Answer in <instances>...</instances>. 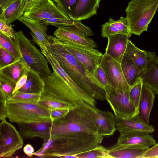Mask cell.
<instances>
[{"label": "cell", "instance_id": "1", "mask_svg": "<svg viewBox=\"0 0 158 158\" xmlns=\"http://www.w3.org/2000/svg\"><path fill=\"white\" fill-rule=\"evenodd\" d=\"M48 51L70 78L95 100H106L105 88L55 36L48 35Z\"/></svg>", "mask_w": 158, "mask_h": 158}, {"label": "cell", "instance_id": "2", "mask_svg": "<svg viewBox=\"0 0 158 158\" xmlns=\"http://www.w3.org/2000/svg\"><path fill=\"white\" fill-rule=\"evenodd\" d=\"M48 61L53 72L50 75L43 78L45 86L41 95L67 102L73 107L83 106L84 102L96 106V100L73 81L54 57H50Z\"/></svg>", "mask_w": 158, "mask_h": 158}, {"label": "cell", "instance_id": "3", "mask_svg": "<svg viewBox=\"0 0 158 158\" xmlns=\"http://www.w3.org/2000/svg\"><path fill=\"white\" fill-rule=\"evenodd\" d=\"M102 136L84 132H77L44 142L33 153L40 157H58L76 155L99 145Z\"/></svg>", "mask_w": 158, "mask_h": 158}, {"label": "cell", "instance_id": "4", "mask_svg": "<svg viewBox=\"0 0 158 158\" xmlns=\"http://www.w3.org/2000/svg\"><path fill=\"white\" fill-rule=\"evenodd\" d=\"M77 132L98 135L94 121L84 104L71 108L65 116L52 121L50 139Z\"/></svg>", "mask_w": 158, "mask_h": 158}, {"label": "cell", "instance_id": "5", "mask_svg": "<svg viewBox=\"0 0 158 158\" xmlns=\"http://www.w3.org/2000/svg\"><path fill=\"white\" fill-rule=\"evenodd\" d=\"M158 9V0H131L125 10L132 34L139 36L147 30Z\"/></svg>", "mask_w": 158, "mask_h": 158}, {"label": "cell", "instance_id": "6", "mask_svg": "<svg viewBox=\"0 0 158 158\" xmlns=\"http://www.w3.org/2000/svg\"><path fill=\"white\" fill-rule=\"evenodd\" d=\"M15 42L21 57L28 67L38 72L44 78L52 73L46 58L20 30L15 32Z\"/></svg>", "mask_w": 158, "mask_h": 158}, {"label": "cell", "instance_id": "7", "mask_svg": "<svg viewBox=\"0 0 158 158\" xmlns=\"http://www.w3.org/2000/svg\"><path fill=\"white\" fill-rule=\"evenodd\" d=\"M7 118L11 122L52 121L50 110L37 103L7 102Z\"/></svg>", "mask_w": 158, "mask_h": 158}, {"label": "cell", "instance_id": "8", "mask_svg": "<svg viewBox=\"0 0 158 158\" xmlns=\"http://www.w3.org/2000/svg\"><path fill=\"white\" fill-rule=\"evenodd\" d=\"M106 100L115 116L121 118L132 117L138 113V109L131 100L129 90L117 89L108 84L105 87Z\"/></svg>", "mask_w": 158, "mask_h": 158}, {"label": "cell", "instance_id": "9", "mask_svg": "<svg viewBox=\"0 0 158 158\" xmlns=\"http://www.w3.org/2000/svg\"><path fill=\"white\" fill-rule=\"evenodd\" d=\"M0 157L9 158L23 147V139L20 133L5 119L0 123Z\"/></svg>", "mask_w": 158, "mask_h": 158}, {"label": "cell", "instance_id": "10", "mask_svg": "<svg viewBox=\"0 0 158 158\" xmlns=\"http://www.w3.org/2000/svg\"><path fill=\"white\" fill-rule=\"evenodd\" d=\"M60 41L68 51L92 75L101 63L103 54L94 48Z\"/></svg>", "mask_w": 158, "mask_h": 158}, {"label": "cell", "instance_id": "11", "mask_svg": "<svg viewBox=\"0 0 158 158\" xmlns=\"http://www.w3.org/2000/svg\"><path fill=\"white\" fill-rule=\"evenodd\" d=\"M100 64L105 71L109 85L123 91L129 90L130 87L124 77L120 63L105 52Z\"/></svg>", "mask_w": 158, "mask_h": 158}, {"label": "cell", "instance_id": "12", "mask_svg": "<svg viewBox=\"0 0 158 158\" xmlns=\"http://www.w3.org/2000/svg\"><path fill=\"white\" fill-rule=\"evenodd\" d=\"M84 105L94 121L98 135L102 136L113 135L116 130L115 116L113 113L100 110L85 102Z\"/></svg>", "mask_w": 158, "mask_h": 158}, {"label": "cell", "instance_id": "13", "mask_svg": "<svg viewBox=\"0 0 158 158\" xmlns=\"http://www.w3.org/2000/svg\"><path fill=\"white\" fill-rule=\"evenodd\" d=\"M24 16L41 20L52 18L70 19L69 16L53 0H46L25 11Z\"/></svg>", "mask_w": 158, "mask_h": 158}, {"label": "cell", "instance_id": "14", "mask_svg": "<svg viewBox=\"0 0 158 158\" xmlns=\"http://www.w3.org/2000/svg\"><path fill=\"white\" fill-rule=\"evenodd\" d=\"M18 20L31 31L30 33L33 41L40 49L44 55L48 52L49 41L47 34L48 25L42 20L29 18L23 15Z\"/></svg>", "mask_w": 158, "mask_h": 158}, {"label": "cell", "instance_id": "15", "mask_svg": "<svg viewBox=\"0 0 158 158\" xmlns=\"http://www.w3.org/2000/svg\"><path fill=\"white\" fill-rule=\"evenodd\" d=\"M52 123V121H40L17 124L23 139L37 137L46 142L50 139Z\"/></svg>", "mask_w": 158, "mask_h": 158}, {"label": "cell", "instance_id": "16", "mask_svg": "<svg viewBox=\"0 0 158 158\" xmlns=\"http://www.w3.org/2000/svg\"><path fill=\"white\" fill-rule=\"evenodd\" d=\"M54 35L62 42L92 48L97 47L93 39L83 34L73 26L58 27L54 31Z\"/></svg>", "mask_w": 158, "mask_h": 158}, {"label": "cell", "instance_id": "17", "mask_svg": "<svg viewBox=\"0 0 158 158\" xmlns=\"http://www.w3.org/2000/svg\"><path fill=\"white\" fill-rule=\"evenodd\" d=\"M116 127L120 135L135 132H144L151 133L154 127L142 122L137 115L131 118H121L115 116Z\"/></svg>", "mask_w": 158, "mask_h": 158}, {"label": "cell", "instance_id": "18", "mask_svg": "<svg viewBox=\"0 0 158 158\" xmlns=\"http://www.w3.org/2000/svg\"><path fill=\"white\" fill-rule=\"evenodd\" d=\"M100 0H78L69 17L74 21L88 19L97 14Z\"/></svg>", "mask_w": 158, "mask_h": 158}, {"label": "cell", "instance_id": "19", "mask_svg": "<svg viewBox=\"0 0 158 158\" xmlns=\"http://www.w3.org/2000/svg\"><path fill=\"white\" fill-rule=\"evenodd\" d=\"M129 36L124 34H118L108 36L105 53L120 63L126 52Z\"/></svg>", "mask_w": 158, "mask_h": 158}, {"label": "cell", "instance_id": "20", "mask_svg": "<svg viewBox=\"0 0 158 158\" xmlns=\"http://www.w3.org/2000/svg\"><path fill=\"white\" fill-rule=\"evenodd\" d=\"M156 143L149 133L144 132H135L120 135L117 144L123 145L149 148Z\"/></svg>", "mask_w": 158, "mask_h": 158}, {"label": "cell", "instance_id": "21", "mask_svg": "<svg viewBox=\"0 0 158 158\" xmlns=\"http://www.w3.org/2000/svg\"><path fill=\"white\" fill-rule=\"evenodd\" d=\"M143 84L158 94V57L155 54L152 59L139 72Z\"/></svg>", "mask_w": 158, "mask_h": 158}, {"label": "cell", "instance_id": "22", "mask_svg": "<svg viewBox=\"0 0 158 158\" xmlns=\"http://www.w3.org/2000/svg\"><path fill=\"white\" fill-rule=\"evenodd\" d=\"M155 98L154 93L143 84L137 116L142 122L146 124H149L150 113Z\"/></svg>", "mask_w": 158, "mask_h": 158}, {"label": "cell", "instance_id": "23", "mask_svg": "<svg viewBox=\"0 0 158 158\" xmlns=\"http://www.w3.org/2000/svg\"><path fill=\"white\" fill-rule=\"evenodd\" d=\"M148 148L116 143L108 149L110 158H142L144 152Z\"/></svg>", "mask_w": 158, "mask_h": 158}, {"label": "cell", "instance_id": "24", "mask_svg": "<svg viewBox=\"0 0 158 158\" xmlns=\"http://www.w3.org/2000/svg\"><path fill=\"white\" fill-rule=\"evenodd\" d=\"M125 52L132 60L139 72L145 68L155 54L153 52L139 49L130 40L128 41Z\"/></svg>", "mask_w": 158, "mask_h": 158}, {"label": "cell", "instance_id": "25", "mask_svg": "<svg viewBox=\"0 0 158 158\" xmlns=\"http://www.w3.org/2000/svg\"><path fill=\"white\" fill-rule=\"evenodd\" d=\"M25 0H16L1 10L0 19L9 25L22 16L24 13Z\"/></svg>", "mask_w": 158, "mask_h": 158}, {"label": "cell", "instance_id": "26", "mask_svg": "<svg viewBox=\"0 0 158 158\" xmlns=\"http://www.w3.org/2000/svg\"><path fill=\"white\" fill-rule=\"evenodd\" d=\"M27 68L28 75L27 81L18 91L31 93H42L45 86L43 78L38 72L31 69L27 65Z\"/></svg>", "mask_w": 158, "mask_h": 158}, {"label": "cell", "instance_id": "27", "mask_svg": "<svg viewBox=\"0 0 158 158\" xmlns=\"http://www.w3.org/2000/svg\"><path fill=\"white\" fill-rule=\"evenodd\" d=\"M27 70V64L21 57L12 63L0 68V74L16 83Z\"/></svg>", "mask_w": 158, "mask_h": 158}, {"label": "cell", "instance_id": "28", "mask_svg": "<svg viewBox=\"0 0 158 158\" xmlns=\"http://www.w3.org/2000/svg\"><path fill=\"white\" fill-rule=\"evenodd\" d=\"M120 64L124 77L130 87L140 79V72L132 60L126 52Z\"/></svg>", "mask_w": 158, "mask_h": 158}, {"label": "cell", "instance_id": "29", "mask_svg": "<svg viewBox=\"0 0 158 158\" xmlns=\"http://www.w3.org/2000/svg\"><path fill=\"white\" fill-rule=\"evenodd\" d=\"M41 93H31L18 91L13 94L7 102L38 103Z\"/></svg>", "mask_w": 158, "mask_h": 158}, {"label": "cell", "instance_id": "30", "mask_svg": "<svg viewBox=\"0 0 158 158\" xmlns=\"http://www.w3.org/2000/svg\"><path fill=\"white\" fill-rule=\"evenodd\" d=\"M38 103L49 110L60 108L73 107L71 105L50 97L41 95Z\"/></svg>", "mask_w": 158, "mask_h": 158}, {"label": "cell", "instance_id": "31", "mask_svg": "<svg viewBox=\"0 0 158 158\" xmlns=\"http://www.w3.org/2000/svg\"><path fill=\"white\" fill-rule=\"evenodd\" d=\"M0 47L8 52L16 60L21 58L14 40L0 32Z\"/></svg>", "mask_w": 158, "mask_h": 158}, {"label": "cell", "instance_id": "32", "mask_svg": "<svg viewBox=\"0 0 158 158\" xmlns=\"http://www.w3.org/2000/svg\"><path fill=\"white\" fill-rule=\"evenodd\" d=\"M76 156L77 158H110L108 149L101 145Z\"/></svg>", "mask_w": 158, "mask_h": 158}, {"label": "cell", "instance_id": "33", "mask_svg": "<svg viewBox=\"0 0 158 158\" xmlns=\"http://www.w3.org/2000/svg\"><path fill=\"white\" fill-rule=\"evenodd\" d=\"M108 19V21L110 24L121 34H126L129 37L132 34L128 22L126 17H121L120 19L117 20H114L111 17L109 18Z\"/></svg>", "mask_w": 158, "mask_h": 158}, {"label": "cell", "instance_id": "34", "mask_svg": "<svg viewBox=\"0 0 158 158\" xmlns=\"http://www.w3.org/2000/svg\"><path fill=\"white\" fill-rule=\"evenodd\" d=\"M143 85L142 80L140 78L137 82L130 87L129 90L130 98L137 109L141 94Z\"/></svg>", "mask_w": 158, "mask_h": 158}, {"label": "cell", "instance_id": "35", "mask_svg": "<svg viewBox=\"0 0 158 158\" xmlns=\"http://www.w3.org/2000/svg\"><path fill=\"white\" fill-rule=\"evenodd\" d=\"M16 83L0 74V91L3 94L8 100L12 94Z\"/></svg>", "mask_w": 158, "mask_h": 158}, {"label": "cell", "instance_id": "36", "mask_svg": "<svg viewBox=\"0 0 158 158\" xmlns=\"http://www.w3.org/2000/svg\"><path fill=\"white\" fill-rule=\"evenodd\" d=\"M92 75L104 87L109 84L105 71L100 64L96 68Z\"/></svg>", "mask_w": 158, "mask_h": 158}, {"label": "cell", "instance_id": "37", "mask_svg": "<svg viewBox=\"0 0 158 158\" xmlns=\"http://www.w3.org/2000/svg\"><path fill=\"white\" fill-rule=\"evenodd\" d=\"M69 16L78 0H53Z\"/></svg>", "mask_w": 158, "mask_h": 158}, {"label": "cell", "instance_id": "38", "mask_svg": "<svg viewBox=\"0 0 158 158\" xmlns=\"http://www.w3.org/2000/svg\"><path fill=\"white\" fill-rule=\"evenodd\" d=\"M16 60L8 52L0 47V68L7 65Z\"/></svg>", "mask_w": 158, "mask_h": 158}, {"label": "cell", "instance_id": "39", "mask_svg": "<svg viewBox=\"0 0 158 158\" xmlns=\"http://www.w3.org/2000/svg\"><path fill=\"white\" fill-rule=\"evenodd\" d=\"M0 32L12 38L14 40L15 39V32L12 25L6 23L3 20L0 19Z\"/></svg>", "mask_w": 158, "mask_h": 158}, {"label": "cell", "instance_id": "40", "mask_svg": "<svg viewBox=\"0 0 158 158\" xmlns=\"http://www.w3.org/2000/svg\"><path fill=\"white\" fill-rule=\"evenodd\" d=\"M101 31V35L103 37L107 38L112 35L121 34L110 24L109 21L106 22L102 25Z\"/></svg>", "mask_w": 158, "mask_h": 158}, {"label": "cell", "instance_id": "41", "mask_svg": "<svg viewBox=\"0 0 158 158\" xmlns=\"http://www.w3.org/2000/svg\"><path fill=\"white\" fill-rule=\"evenodd\" d=\"M69 108H60L50 110V117L52 121L65 116L69 111Z\"/></svg>", "mask_w": 158, "mask_h": 158}, {"label": "cell", "instance_id": "42", "mask_svg": "<svg viewBox=\"0 0 158 158\" xmlns=\"http://www.w3.org/2000/svg\"><path fill=\"white\" fill-rule=\"evenodd\" d=\"M143 158H158V143L146 149L142 157Z\"/></svg>", "mask_w": 158, "mask_h": 158}, {"label": "cell", "instance_id": "43", "mask_svg": "<svg viewBox=\"0 0 158 158\" xmlns=\"http://www.w3.org/2000/svg\"><path fill=\"white\" fill-rule=\"evenodd\" d=\"M27 70L16 82L15 87L12 93V94L19 90L24 86L27 81Z\"/></svg>", "mask_w": 158, "mask_h": 158}, {"label": "cell", "instance_id": "44", "mask_svg": "<svg viewBox=\"0 0 158 158\" xmlns=\"http://www.w3.org/2000/svg\"><path fill=\"white\" fill-rule=\"evenodd\" d=\"M0 102V119L2 121L5 119L7 117L6 107V103Z\"/></svg>", "mask_w": 158, "mask_h": 158}, {"label": "cell", "instance_id": "45", "mask_svg": "<svg viewBox=\"0 0 158 158\" xmlns=\"http://www.w3.org/2000/svg\"><path fill=\"white\" fill-rule=\"evenodd\" d=\"M24 153L28 156L31 157H32L34 152L33 147L30 144H27L25 145L23 148Z\"/></svg>", "mask_w": 158, "mask_h": 158}, {"label": "cell", "instance_id": "46", "mask_svg": "<svg viewBox=\"0 0 158 158\" xmlns=\"http://www.w3.org/2000/svg\"><path fill=\"white\" fill-rule=\"evenodd\" d=\"M16 0H0V6L1 10L5 8Z\"/></svg>", "mask_w": 158, "mask_h": 158}]
</instances>
